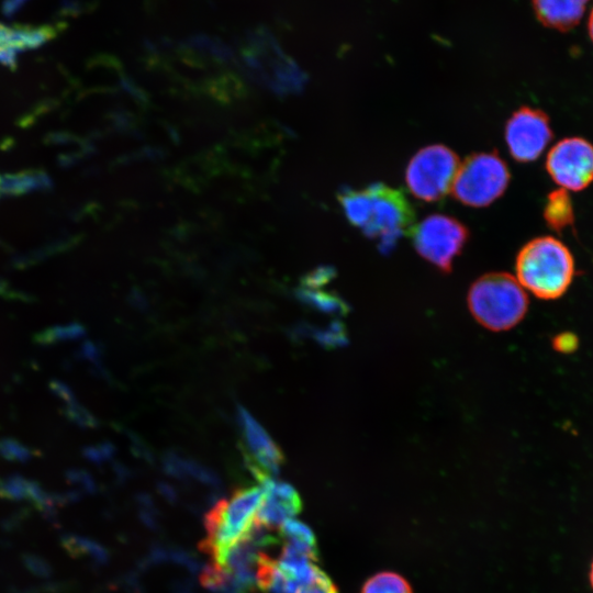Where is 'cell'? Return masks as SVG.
<instances>
[{"label":"cell","instance_id":"obj_35","mask_svg":"<svg viewBox=\"0 0 593 593\" xmlns=\"http://www.w3.org/2000/svg\"><path fill=\"white\" fill-rule=\"evenodd\" d=\"M590 582H591V585L593 588V561H592L591 570H590Z\"/></svg>","mask_w":593,"mask_h":593},{"label":"cell","instance_id":"obj_3","mask_svg":"<svg viewBox=\"0 0 593 593\" xmlns=\"http://www.w3.org/2000/svg\"><path fill=\"white\" fill-rule=\"evenodd\" d=\"M467 302L474 320L493 332L517 325L528 307L524 288L505 272H491L478 278L468 291Z\"/></svg>","mask_w":593,"mask_h":593},{"label":"cell","instance_id":"obj_32","mask_svg":"<svg viewBox=\"0 0 593 593\" xmlns=\"http://www.w3.org/2000/svg\"><path fill=\"white\" fill-rule=\"evenodd\" d=\"M26 0H7L3 4L5 14H13Z\"/></svg>","mask_w":593,"mask_h":593},{"label":"cell","instance_id":"obj_33","mask_svg":"<svg viewBox=\"0 0 593 593\" xmlns=\"http://www.w3.org/2000/svg\"><path fill=\"white\" fill-rule=\"evenodd\" d=\"M588 29H589L590 38L593 42V9L591 10V13H590Z\"/></svg>","mask_w":593,"mask_h":593},{"label":"cell","instance_id":"obj_4","mask_svg":"<svg viewBox=\"0 0 593 593\" xmlns=\"http://www.w3.org/2000/svg\"><path fill=\"white\" fill-rule=\"evenodd\" d=\"M264 496L262 486L253 485L238 489L228 500H217L211 506L204 517L206 537L201 549L213 562L221 564L230 548L248 532Z\"/></svg>","mask_w":593,"mask_h":593},{"label":"cell","instance_id":"obj_15","mask_svg":"<svg viewBox=\"0 0 593 593\" xmlns=\"http://www.w3.org/2000/svg\"><path fill=\"white\" fill-rule=\"evenodd\" d=\"M161 463L165 472L174 478L181 480L190 478L214 488L220 485V479L215 472L176 451L166 452Z\"/></svg>","mask_w":593,"mask_h":593},{"label":"cell","instance_id":"obj_24","mask_svg":"<svg viewBox=\"0 0 593 593\" xmlns=\"http://www.w3.org/2000/svg\"><path fill=\"white\" fill-rule=\"evenodd\" d=\"M0 455L8 460L22 462L31 456L26 447L10 438L0 440Z\"/></svg>","mask_w":593,"mask_h":593},{"label":"cell","instance_id":"obj_34","mask_svg":"<svg viewBox=\"0 0 593 593\" xmlns=\"http://www.w3.org/2000/svg\"><path fill=\"white\" fill-rule=\"evenodd\" d=\"M176 593H191L186 586L178 588Z\"/></svg>","mask_w":593,"mask_h":593},{"label":"cell","instance_id":"obj_25","mask_svg":"<svg viewBox=\"0 0 593 593\" xmlns=\"http://www.w3.org/2000/svg\"><path fill=\"white\" fill-rule=\"evenodd\" d=\"M66 415L76 424L83 427H96V418L76 401L67 403Z\"/></svg>","mask_w":593,"mask_h":593},{"label":"cell","instance_id":"obj_14","mask_svg":"<svg viewBox=\"0 0 593 593\" xmlns=\"http://www.w3.org/2000/svg\"><path fill=\"white\" fill-rule=\"evenodd\" d=\"M589 0H532L538 21L561 32L574 27L582 19Z\"/></svg>","mask_w":593,"mask_h":593},{"label":"cell","instance_id":"obj_22","mask_svg":"<svg viewBox=\"0 0 593 593\" xmlns=\"http://www.w3.org/2000/svg\"><path fill=\"white\" fill-rule=\"evenodd\" d=\"M85 334V329L79 324H69L47 329L37 336V340L51 344L59 340L78 338Z\"/></svg>","mask_w":593,"mask_h":593},{"label":"cell","instance_id":"obj_17","mask_svg":"<svg viewBox=\"0 0 593 593\" xmlns=\"http://www.w3.org/2000/svg\"><path fill=\"white\" fill-rule=\"evenodd\" d=\"M48 184L46 176L38 171H25L0 176V195L21 194Z\"/></svg>","mask_w":593,"mask_h":593},{"label":"cell","instance_id":"obj_7","mask_svg":"<svg viewBox=\"0 0 593 593\" xmlns=\"http://www.w3.org/2000/svg\"><path fill=\"white\" fill-rule=\"evenodd\" d=\"M247 72L273 92H296L303 85V75L267 33H256L243 51Z\"/></svg>","mask_w":593,"mask_h":593},{"label":"cell","instance_id":"obj_19","mask_svg":"<svg viewBox=\"0 0 593 593\" xmlns=\"http://www.w3.org/2000/svg\"><path fill=\"white\" fill-rule=\"evenodd\" d=\"M63 544L72 556H89L96 563L104 564L109 555L97 541L82 536L67 535L63 537Z\"/></svg>","mask_w":593,"mask_h":593},{"label":"cell","instance_id":"obj_30","mask_svg":"<svg viewBox=\"0 0 593 593\" xmlns=\"http://www.w3.org/2000/svg\"><path fill=\"white\" fill-rule=\"evenodd\" d=\"M51 385H52L53 392L59 398H61L64 401H66L67 403L75 401L72 392L66 384L54 381Z\"/></svg>","mask_w":593,"mask_h":593},{"label":"cell","instance_id":"obj_31","mask_svg":"<svg viewBox=\"0 0 593 593\" xmlns=\"http://www.w3.org/2000/svg\"><path fill=\"white\" fill-rule=\"evenodd\" d=\"M158 490L168 501L174 502L176 501L177 493L176 490L169 485L166 482H159L158 483Z\"/></svg>","mask_w":593,"mask_h":593},{"label":"cell","instance_id":"obj_29","mask_svg":"<svg viewBox=\"0 0 593 593\" xmlns=\"http://www.w3.org/2000/svg\"><path fill=\"white\" fill-rule=\"evenodd\" d=\"M553 347L561 353L572 351L577 347V338L572 334H560L553 338Z\"/></svg>","mask_w":593,"mask_h":593},{"label":"cell","instance_id":"obj_27","mask_svg":"<svg viewBox=\"0 0 593 593\" xmlns=\"http://www.w3.org/2000/svg\"><path fill=\"white\" fill-rule=\"evenodd\" d=\"M114 447L111 444H101L93 447H88L85 450V456L93 462H102L113 456Z\"/></svg>","mask_w":593,"mask_h":593},{"label":"cell","instance_id":"obj_26","mask_svg":"<svg viewBox=\"0 0 593 593\" xmlns=\"http://www.w3.org/2000/svg\"><path fill=\"white\" fill-rule=\"evenodd\" d=\"M26 568L40 578H48L52 574L51 566L42 558L34 555H26L23 558Z\"/></svg>","mask_w":593,"mask_h":593},{"label":"cell","instance_id":"obj_5","mask_svg":"<svg viewBox=\"0 0 593 593\" xmlns=\"http://www.w3.org/2000/svg\"><path fill=\"white\" fill-rule=\"evenodd\" d=\"M510 179L508 167L496 153H475L459 165L451 190L460 203L482 208L504 193Z\"/></svg>","mask_w":593,"mask_h":593},{"label":"cell","instance_id":"obj_16","mask_svg":"<svg viewBox=\"0 0 593 593\" xmlns=\"http://www.w3.org/2000/svg\"><path fill=\"white\" fill-rule=\"evenodd\" d=\"M544 217L547 225L556 232H560L573 223V206L568 191L559 188L548 195Z\"/></svg>","mask_w":593,"mask_h":593},{"label":"cell","instance_id":"obj_23","mask_svg":"<svg viewBox=\"0 0 593 593\" xmlns=\"http://www.w3.org/2000/svg\"><path fill=\"white\" fill-rule=\"evenodd\" d=\"M30 481L20 477L11 475L5 482L0 484V495L10 500L27 499Z\"/></svg>","mask_w":593,"mask_h":593},{"label":"cell","instance_id":"obj_28","mask_svg":"<svg viewBox=\"0 0 593 593\" xmlns=\"http://www.w3.org/2000/svg\"><path fill=\"white\" fill-rule=\"evenodd\" d=\"M71 483L79 484L86 492L91 493L96 490V484L90 475L85 471L71 470L67 475Z\"/></svg>","mask_w":593,"mask_h":593},{"label":"cell","instance_id":"obj_9","mask_svg":"<svg viewBox=\"0 0 593 593\" xmlns=\"http://www.w3.org/2000/svg\"><path fill=\"white\" fill-rule=\"evenodd\" d=\"M546 169L566 191H581L593 182V145L581 137H566L548 152Z\"/></svg>","mask_w":593,"mask_h":593},{"label":"cell","instance_id":"obj_12","mask_svg":"<svg viewBox=\"0 0 593 593\" xmlns=\"http://www.w3.org/2000/svg\"><path fill=\"white\" fill-rule=\"evenodd\" d=\"M260 483L265 496L258 508L256 521L273 529L300 513L302 502L292 485L272 478H267Z\"/></svg>","mask_w":593,"mask_h":593},{"label":"cell","instance_id":"obj_21","mask_svg":"<svg viewBox=\"0 0 593 593\" xmlns=\"http://www.w3.org/2000/svg\"><path fill=\"white\" fill-rule=\"evenodd\" d=\"M293 583L292 593H338L334 583L321 569L309 581Z\"/></svg>","mask_w":593,"mask_h":593},{"label":"cell","instance_id":"obj_11","mask_svg":"<svg viewBox=\"0 0 593 593\" xmlns=\"http://www.w3.org/2000/svg\"><path fill=\"white\" fill-rule=\"evenodd\" d=\"M237 421L240 425L247 452L246 465L260 482L279 473L283 455L265 428L243 406H237Z\"/></svg>","mask_w":593,"mask_h":593},{"label":"cell","instance_id":"obj_8","mask_svg":"<svg viewBox=\"0 0 593 593\" xmlns=\"http://www.w3.org/2000/svg\"><path fill=\"white\" fill-rule=\"evenodd\" d=\"M412 235L419 256L439 270L449 272L468 242L469 231L452 216L432 214L414 226Z\"/></svg>","mask_w":593,"mask_h":593},{"label":"cell","instance_id":"obj_1","mask_svg":"<svg viewBox=\"0 0 593 593\" xmlns=\"http://www.w3.org/2000/svg\"><path fill=\"white\" fill-rule=\"evenodd\" d=\"M338 200L348 221L378 242L384 253L414 228L413 206L401 190L384 183H372L360 190L345 188Z\"/></svg>","mask_w":593,"mask_h":593},{"label":"cell","instance_id":"obj_20","mask_svg":"<svg viewBox=\"0 0 593 593\" xmlns=\"http://www.w3.org/2000/svg\"><path fill=\"white\" fill-rule=\"evenodd\" d=\"M281 536L287 540L316 547L315 536L312 530L301 522L293 518L281 524Z\"/></svg>","mask_w":593,"mask_h":593},{"label":"cell","instance_id":"obj_10","mask_svg":"<svg viewBox=\"0 0 593 593\" xmlns=\"http://www.w3.org/2000/svg\"><path fill=\"white\" fill-rule=\"evenodd\" d=\"M504 135L511 156L516 161L530 163L545 152L552 131L542 111L522 107L507 120Z\"/></svg>","mask_w":593,"mask_h":593},{"label":"cell","instance_id":"obj_13","mask_svg":"<svg viewBox=\"0 0 593 593\" xmlns=\"http://www.w3.org/2000/svg\"><path fill=\"white\" fill-rule=\"evenodd\" d=\"M58 31L60 26H8L0 23V63L5 66H15L20 52L43 45Z\"/></svg>","mask_w":593,"mask_h":593},{"label":"cell","instance_id":"obj_6","mask_svg":"<svg viewBox=\"0 0 593 593\" xmlns=\"http://www.w3.org/2000/svg\"><path fill=\"white\" fill-rule=\"evenodd\" d=\"M459 165L456 153L445 145L423 147L407 164L406 186L422 201H438L451 189Z\"/></svg>","mask_w":593,"mask_h":593},{"label":"cell","instance_id":"obj_2","mask_svg":"<svg viewBox=\"0 0 593 593\" xmlns=\"http://www.w3.org/2000/svg\"><path fill=\"white\" fill-rule=\"evenodd\" d=\"M516 279L539 299L561 296L572 282L574 260L569 248L552 236L526 243L515 260Z\"/></svg>","mask_w":593,"mask_h":593},{"label":"cell","instance_id":"obj_18","mask_svg":"<svg viewBox=\"0 0 593 593\" xmlns=\"http://www.w3.org/2000/svg\"><path fill=\"white\" fill-rule=\"evenodd\" d=\"M361 593H413L409 582L398 573L380 572L371 577Z\"/></svg>","mask_w":593,"mask_h":593}]
</instances>
